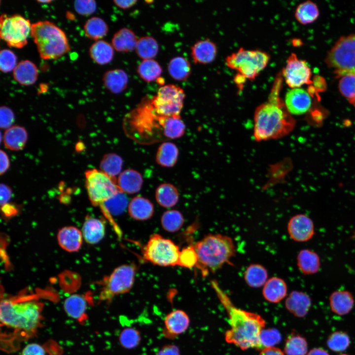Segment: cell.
I'll list each match as a JSON object with an SVG mask.
<instances>
[{
  "instance_id": "cell-60",
  "label": "cell",
  "mask_w": 355,
  "mask_h": 355,
  "mask_svg": "<svg viewBox=\"0 0 355 355\" xmlns=\"http://www.w3.org/2000/svg\"><path fill=\"white\" fill-rule=\"evenodd\" d=\"M307 355H329L324 349L321 348H314L311 350Z\"/></svg>"
},
{
  "instance_id": "cell-40",
  "label": "cell",
  "mask_w": 355,
  "mask_h": 355,
  "mask_svg": "<svg viewBox=\"0 0 355 355\" xmlns=\"http://www.w3.org/2000/svg\"><path fill=\"white\" fill-rule=\"evenodd\" d=\"M122 165L123 160L121 157L115 153H108L104 156L100 168L101 171L114 178L122 172Z\"/></svg>"
},
{
  "instance_id": "cell-1",
  "label": "cell",
  "mask_w": 355,
  "mask_h": 355,
  "mask_svg": "<svg viewBox=\"0 0 355 355\" xmlns=\"http://www.w3.org/2000/svg\"><path fill=\"white\" fill-rule=\"evenodd\" d=\"M282 72L276 76L267 102L258 106L254 115L253 136L257 141L282 138L293 129L295 121L280 98Z\"/></svg>"
},
{
  "instance_id": "cell-56",
  "label": "cell",
  "mask_w": 355,
  "mask_h": 355,
  "mask_svg": "<svg viewBox=\"0 0 355 355\" xmlns=\"http://www.w3.org/2000/svg\"><path fill=\"white\" fill-rule=\"evenodd\" d=\"M137 2L136 0H113L114 4L122 9H127L133 7Z\"/></svg>"
},
{
  "instance_id": "cell-34",
  "label": "cell",
  "mask_w": 355,
  "mask_h": 355,
  "mask_svg": "<svg viewBox=\"0 0 355 355\" xmlns=\"http://www.w3.org/2000/svg\"><path fill=\"white\" fill-rule=\"evenodd\" d=\"M155 198L160 206L165 208H171L178 203L179 194L177 188L174 185L164 183L157 188Z\"/></svg>"
},
{
  "instance_id": "cell-36",
  "label": "cell",
  "mask_w": 355,
  "mask_h": 355,
  "mask_svg": "<svg viewBox=\"0 0 355 355\" xmlns=\"http://www.w3.org/2000/svg\"><path fill=\"white\" fill-rule=\"evenodd\" d=\"M137 71L140 77L147 82L158 80L162 73V68L153 59L142 60L138 65Z\"/></svg>"
},
{
  "instance_id": "cell-20",
  "label": "cell",
  "mask_w": 355,
  "mask_h": 355,
  "mask_svg": "<svg viewBox=\"0 0 355 355\" xmlns=\"http://www.w3.org/2000/svg\"><path fill=\"white\" fill-rule=\"evenodd\" d=\"M296 260L298 268L304 275L316 274L320 270V257L313 250L308 248L300 250L297 255Z\"/></svg>"
},
{
  "instance_id": "cell-47",
  "label": "cell",
  "mask_w": 355,
  "mask_h": 355,
  "mask_svg": "<svg viewBox=\"0 0 355 355\" xmlns=\"http://www.w3.org/2000/svg\"><path fill=\"white\" fill-rule=\"evenodd\" d=\"M282 336L280 332L275 328L263 329L259 336V343L261 350L266 348L274 347L281 341Z\"/></svg>"
},
{
  "instance_id": "cell-13",
  "label": "cell",
  "mask_w": 355,
  "mask_h": 355,
  "mask_svg": "<svg viewBox=\"0 0 355 355\" xmlns=\"http://www.w3.org/2000/svg\"><path fill=\"white\" fill-rule=\"evenodd\" d=\"M281 72L286 84L292 89L313 83L310 80L311 71L307 63L293 53L288 56Z\"/></svg>"
},
{
  "instance_id": "cell-37",
  "label": "cell",
  "mask_w": 355,
  "mask_h": 355,
  "mask_svg": "<svg viewBox=\"0 0 355 355\" xmlns=\"http://www.w3.org/2000/svg\"><path fill=\"white\" fill-rule=\"evenodd\" d=\"M135 51L141 59H152L157 55L159 45L156 40L152 36H144L138 39Z\"/></svg>"
},
{
  "instance_id": "cell-59",
  "label": "cell",
  "mask_w": 355,
  "mask_h": 355,
  "mask_svg": "<svg viewBox=\"0 0 355 355\" xmlns=\"http://www.w3.org/2000/svg\"><path fill=\"white\" fill-rule=\"evenodd\" d=\"M314 80L315 86H317L315 87V90L317 89H318V91H323L324 88H326V83L322 77L316 75L315 76Z\"/></svg>"
},
{
  "instance_id": "cell-51",
  "label": "cell",
  "mask_w": 355,
  "mask_h": 355,
  "mask_svg": "<svg viewBox=\"0 0 355 355\" xmlns=\"http://www.w3.org/2000/svg\"><path fill=\"white\" fill-rule=\"evenodd\" d=\"M14 121V114L13 111L6 106H1L0 108V126L2 129L11 127Z\"/></svg>"
},
{
  "instance_id": "cell-50",
  "label": "cell",
  "mask_w": 355,
  "mask_h": 355,
  "mask_svg": "<svg viewBox=\"0 0 355 355\" xmlns=\"http://www.w3.org/2000/svg\"><path fill=\"white\" fill-rule=\"evenodd\" d=\"M74 7L79 14L88 16L95 12L97 4L96 1L93 0H78L74 1Z\"/></svg>"
},
{
  "instance_id": "cell-53",
  "label": "cell",
  "mask_w": 355,
  "mask_h": 355,
  "mask_svg": "<svg viewBox=\"0 0 355 355\" xmlns=\"http://www.w3.org/2000/svg\"><path fill=\"white\" fill-rule=\"evenodd\" d=\"M0 205L6 204L12 197L11 189L5 184L1 183L0 186Z\"/></svg>"
},
{
  "instance_id": "cell-33",
  "label": "cell",
  "mask_w": 355,
  "mask_h": 355,
  "mask_svg": "<svg viewBox=\"0 0 355 355\" xmlns=\"http://www.w3.org/2000/svg\"><path fill=\"white\" fill-rule=\"evenodd\" d=\"M178 156V150L174 143L171 142H164L158 148L156 161L161 166L171 167L176 163Z\"/></svg>"
},
{
  "instance_id": "cell-2",
  "label": "cell",
  "mask_w": 355,
  "mask_h": 355,
  "mask_svg": "<svg viewBox=\"0 0 355 355\" xmlns=\"http://www.w3.org/2000/svg\"><path fill=\"white\" fill-rule=\"evenodd\" d=\"M211 284L228 315L230 328L225 333L226 341L242 350H261L259 336L265 325V320L257 314L236 307L215 280Z\"/></svg>"
},
{
  "instance_id": "cell-55",
  "label": "cell",
  "mask_w": 355,
  "mask_h": 355,
  "mask_svg": "<svg viewBox=\"0 0 355 355\" xmlns=\"http://www.w3.org/2000/svg\"><path fill=\"white\" fill-rule=\"evenodd\" d=\"M0 174L4 173L9 167V160L6 153L2 150L0 151Z\"/></svg>"
},
{
  "instance_id": "cell-27",
  "label": "cell",
  "mask_w": 355,
  "mask_h": 355,
  "mask_svg": "<svg viewBox=\"0 0 355 355\" xmlns=\"http://www.w3.org/2000/svg\"><path fill=\"white\" fill-rule=\"evenodd\" d=\"M128 212L130 216L135 220H146L153 215L154 207L149 200L138 196L133 198L129 203Z\"/></svg>"
},
{
  "instance_id": "cell-29",
  "label": "cell",
  "mask_w": 355,
  "mask_h": 355,
  "mask_svg": "<svg viewBox=\"0 0 355 355\" xmlns=\"http://www.w3.org/2000/svg\"><path fill=\"white\" fill-rule=\"evenodd\" d=\"M13 74L14 79L19 84L28 86L34 84L36 81L38 70L34 63L25 60L17 65Z\"/></svg>"
},
{
  "instance_id": "cell-7",
  "label": "cell",
  "mask_w": 355,
  "mask_h": 355,
  "mask_svg": "<svg viewBox=\"0 0 355 355\" xmlns=\"http://www.w3.org/2000/svg\"><path fill=\"white\" fill-rule=\"evenodd\" d=\"M180 250L171 240L158 234L151 235L142 250L143 259L160 266H178Z\"/></svg>"
},
{
  "instance_id": "cell-48",
  "label": "cell",
  "mask_w": 355,
  "mask_h": 355,
  "mask_svg": "<svg viewBox=\"0 0 355 355\" xmlns=\"http://www.w3.org/2000/svg\"><path fill=\"white\" fill-rule=\"evenodd\" d=\"M198 257L193 246H190L180 250L178 266L186 268L196 266Z\"/></svg>"
},
{
  "instance_id": "cell-4",
  "label": "cell",
  "mask_w": 355,
  "mask_h": 355,
  "mask_svg": "<svg viewBox=\"0 0 355 355\" xmlns=\"http://www.w3.org/2000/svg\"><path fill=\"white\" fill-rule=\"evenodd\" d=\"M193 247L198 257L196 267L204 276L214 273L235 256L236 247L230 237L209 234L197 241Z\"/></svg>"
},
{
  "instance_id": "cell-49",
  "label": "cell",
  "mask_w": 355,
  "mask_h": 355,
  "mask_svg": "<svg viewBox=\"0 0 355 355\" xmlns=\"http://www.w3.org/2000/svg\"><path fill=\"white\" fill-rule=\"evenodd\" d=\"M17 57L10 50L3 49L0 52V70L3 72L14 71L17 66Z\"/></svg>"
},
{
  "instance_id": "cell-22",
  "label": "cell",
  "mask_w": 355,
  "mask_h": 355,
  "mask_svg": "<svg viewBox=\"0 0 355 355\" xmlns=\"http://www.w3.org/2000/svg\"><path fill=\"white\" fill-rule=\"evenodd\" d=\"M329 301L331 311L340 316L348 314L352 310L355 304L352 293L343 289L333 291L330 295Z\"/></svg>"
},
{
  "instance_id": "cell-3",
  "label": "cell",
  "mask_w": 355,
  "mask_h": 355,
  "mask_svg": "<svg viewBox=\"0 0 355 355\" xmlns=\"http://www.w3.org/2000/svg\"><path fill=\"white\" fill-rule=\"evenodd\" d=\"M0 320L4 326L26 333L35 332L41 324L43 304L34 300L4 299Z\"/></svg>"
},
{
  "instance_id": "cell-46",
  "label": "cell",
  "mask_w": 355,
  "mask_h": 355,
  "mask_svg": "<svg viewBox=\"0 0 355 355\" xmlns=\"http://www.w3.org/2000/svg\"><path fill=\"white\" fill-rule=\"evenodd\" d=\"M349 335L343 331H335L328 338L327 345L332 351L336 352L346 350L350 345Z\"/></svg>"
},
{
  "instance_id": "cell-12",
  "label": "cell",
  "mask_w": 355,
  "mask_h": 355,
  "mask_svg": "<svg viewBox=\"0 0 355 355\" xmlns=\"http://www.w3.org/2000/svg\"><path fill=\"white\" fill-rule=\"evenodd\" d=\"M31 25L28 19L20 15L2 14L0 18V38L9 46L22 48L27 44Z\"/></svg>"
},
{
  "instance_id": "cell-18",
  "label": "cell",
  "mask_w": 355,
  "mask_h": 355,
  "mask_svg": "<svg viewBox=\"0 0 355 355\" xmlns=\"http://www.w3.org/2000/svg\"><path fill=\"white\" fill-rule=\"evenodd\" d=\"M216 53V44L208 38L197 41L191 48V56L195 64L210 63L215 59Z\"/></svg>"
},
{
  "instance_id": "cell-25",
  "label": "cell",
  "mask_w": 355,
  "mask_h": 355,
  "mask_svg": "<svg viewBox=\"0 0 355 355\" xmlns=\"http://www.w3.org/2000/svg\"><path fill=\"white\" fill-rule=\"evenodd\" d=\"M287 290L285 281L280 278L273 277L268 279L264 285L262 294L267 301L276 303L284 298Z\"/></svg>"
},
{
  "instance_id": "cell-63",
  "label": "cell",
  "mask_w": 355,
  "mask_h": 355,
  "mask_svg": "<svg viewBox=\"0 0 355 355\" xmlns=\"http://www.w3.org/2000/svg\"><path fill=\"white\" fill-rule=\"evenodd\" d=\"M346 355V354H342V355Z\"/></svg>"
},
{
  "instance_id": "cell-5",
  "label": "cell",
  "mask_w": 355,
  "mask_h": 355,
  "mask_svg": "<svg viewBox=\"0 0 355 355\" xmlns=\"http://www.w3.org/2000/svg\"><path fill=\"white\" fill-rule=\"evenodd\" d=\"M31 35L42 59H56L70 50L65 33L51 22L41 21L32 24Z\"/></svg>"
},
{
  "instance_id": "cell-44",
  "label": "cell",
  "mask_w": 355,
  "mask_h": 355,
  "mask_svg": "<svg viewBox=\"0 0 355 355\" xmlns=\"http://www.w3.org/2000/svg\"><path fill=\"white\" fill-rule=\"evenodd\" d=\"M118 339L121 347L126 349H133L139 345L142 337L138 330L130 327L125 328L121 331Z\"/></svg>"
},
{
  "instance_id": "cell-6",
  "label": "cell",
  "mask_w": 355,
  "mask_h": 355,
  "mask_svg": "<svg viewBox=\"0 0 355 355\" xmlns=\"http://www.w3.org/2000/svg\"><path fill=\"white\" fill-rule=\"evenodd\" d=\"M270 59V55L264 51L241 47L228 55L225 62L228 67L238 71L237 75L246 80H253L266 67Z\"/></svg>"
},
{
  "instance_id": "cell-24",
  "label": "cell",
  "mask_w": 355,
  "mask_h": 355,
  "mask_svg": "<svg viewBox=\"0 0 355 355\" xmlns=\"http://www.w3.org/2000/svg\"><path fill=\"white\" fill-rule=\"evenodd\" d=\"M103 81L105 87L113 94H119L127 87L129 77L123 70L116 69L106 71Z\"/></svg>"
},
{
  "instance_id": "cell-41",
  "label": "cell",
  "mask_w": 355,
  "mask_h": 355,
  "mask_svg": "<svg viewBox=\"0 0 355 355\" xmlns=\"http://www.w3.org/2000/svg\"><path fill=\"white\" fill-rule=\"evenodd\" d=\"M308 345L306 339L297 334L289 336L284 345L286 355H307Z\"/></svg>"
},
{
  "instance_id": "cell-35",
  "label": "cell",
  "mask_w": 355,
  "mask_h": 355,
  "mask_svg": "<svg viewBox=\"0 0 355 355\" xmlns=\"http://www.w3.org/2000/svg\"><path fill=\"white\" fill-rule=\"evenodd\" d=\"M268 278V271L262 265L251 264L246 269L244 279L247 284L253 288H259L265 284Z\"/></svg>"
},
{
  "instance_id": "cell-61",
  "label": "cell",
  "mask_w": 355,
  "mask_h": 355,
  "mask_svg": "<svg viewBox=\"0 0 355 355\" xmlns=\"http://www.w3.org/2000/svg\"><path fill=\"white\" fill-rule=\"evenodd\" d=\"M38 2L40 3H50L52 1V0H37Z\"/></svg>"
},
{
  "instance_id": "cell-26",
  "label": "cell",
  "mask_w": 355,
  "mask_h": 355,
  "mask_svg": "<svg viewBox=\"0 0 355 355\" xmlns=\"http://www.w3.org/2000/svg\"><path fill=\"white\" fill-rule=\"evenodd\" d=\"M138 40L135 33L130 29L125 27L114 34L111 45L117 51L129 52L135 50Z\"/></svg>"
},
{
  "instance_id": "cell-15",
  "label": "cell",
  "mask_w": 355,
  "mask_h": 355,
  "mask_svg": "<svg viewBox=\"0 0 355 355\" xmlns=\"http://www.w3.org/2000/svg\"><path fill=\"white\" fill-rule=\"evenodd\" d=\"M189 325L190 319L185 311L174 310L164 318L163 335L167 338L175 339L184 333Z\"/></svg>"
},
{
  "instance_id": "cell-14",
  "label": "cell",
  "mask_w": 355,
  "mask_h": 355,
  "mask_svg": "<svg viewBox=\"0 0 355 355\" xmlns=\"http://www.w3.org/2000/svg\"><path fill=\"white\" fill-rule=\"evenodd\" d=\"M287 229L290 238L297 242H308L315 234L313 220L308 215L302 213L291 217L288 221Z\"/></svg>"
},
{
  "instance_id": "cell-16",
  "label": "cell",
  "mask_w": 355,
  "mask_h": 355,
  "mask_svg": "<svg viewBox=\"0 0 355 355\" xmlns=\"http://www.w3.org/2000/svg\"><path fill=\"white\" fill-rule=\"evenodd\" d=\"M284 105L291 115H302L311 108L312 100L310 94L304 89L292 88L285 94Z\"/></svg>"
},
{
  "instance_id": "cell-43",
  "label": "cell",
  "mask_w": 355,
  "mask_h": 355,
  "mask_svg": "<svg viewBox=\"0 0 355 355\" xmlns=\"http://www.w3.org/2000/svg\"><path fill=\"white\" fill-rule=\"evenodd\" d=\"M185 125L180 116L169 118L165 124L164 131L166 139H175L181 137L185 132Z\"/></svg>"
},
{
  "instance_id": "cell-58",
  "label": "cell",
  "mask_w": 355,
  "mask_h": 355,
  "mask_svg": "<svg viewBox=\"0 0 355 355\" xmlns=\"http://www.w3.org/2000/svg\"><path fill=\"white\" fill-rule=\"evenodd\" d=\"M259 355H284V354L280 349L274 347L263 349Z\"/></svg>"
},
{
  "instance_id": "cell-52",
  "label": "cell",
  "mask_w": 355,
  "mask_h": 355,
  "mask_svg": "<svg viewBox=\"0 0 355 355\" xmlns=\"http://www.w3.org/2000/svg\"><path fill=\"white\" fill-rule=\"evenodd\" d=\"M21 355H46V352L41 345L32 343L27 344L24 348Z\"/></svg>"
},
{
  "instance_id": "cell-11",
  "label": "cell",
  "mask_w": 355,
  "mask_h": 355,
  "mask_svg": "<svg viewBox=\"0 0 355 355\" xmlns=\"http://www.w3.org/2000/svg\"><path fill=\"white\" fill-rule=\"evenodd\" d=\"M85 186L91 203L100 207L104 202L121 191L115 178L101 170L91 169L85 173Z\"/></svg>"
},
{
  "instance_id": "cell-21",
  "label": "cell",
  "mask_w": 355,
  "mask_h": 355,
  "mask_svg": "<svg viewBox=\"0 0 355 355\" xmlns=\"http://www.w3.org/2000/svg\"><path fill=\"white\" fill-rule=\"evenodd\" d=\"M105 223L100 219L87 217L86 218L82 227L81 232L83 239L90 245H95L100 242L105 235Z\"/></svg>"
},
{
  "instance_id": "cell-64",
  "label": "cell",
  "mask_w": 355,
  "mask_h": 355,
  "mask_svg": "<svg viewBox=\"0 0 355 355\" xmlns=\"http://www.w3.org/2000/svg\"><path fill=\"white\" fill-rule=\"evenodd\" d=\"M354 106H355V104L354 105Z\"/></svg>"
},
{
  "instance_id": "cell-30",
  "label": "cell",
  "mask_w": 355,
  "mask_h": 355,
  "mask_svg": "<svg viewBox=\"0 0 355 355\" xmlns=\"http://www.w3.org/2000/svg\"><path fill=\"white\" fill-rule=\"evenodd\" d=\"M28 139L26 130L20 126H13L7 129L3 135L5 146L11 150L18 151L25 146Z\"/></svg>"
},
{
  "instance_id": "cell-10",
  "label": "cell",
  "mask_w": 355,
  "mask_h": 355,
  "mask_svg": "<svg viewBox=\"0 0 355 355\" xmlns=\"http://www.w3.org/2000/svg\"><path fill=\"white\" fill-rule=\"evenodd\" d=\"M137 270L135 264L121 265L115 268L103 279L100 300L110 302L115 296L129 292L134 284Z\"/></svg>"
},
{
  "instance_id": "cell-45",
  "label": "cell",
  "mask_w": 355,
  "mask_h": 355,
  "mask_svg": "<svg viewBox=\"0 0 355 355\" xmlns=\"http://www.w3.org/2000/svg\"><path fill=\"white\" fill-rule=\"evenodd\" d=\"M339 89L342 95L354 105L355 104V73H349L341 76Z\"/></svg>"
},
{
  "instance_id": "cell-9",
  "label": "cell",
  "mask_w": 355,
  "mask_h": 355,
  "mask_svg": "<svg viewBox=\"0 0 355 355\" xmlns=\"http://www.w3.org/2000/svg\"><path fill=\"white\" fill-rule=\"evenodd\" d=\"M325 62L338 77L355 73V34L341 36L327 53Z\"/></svg>"
},
{
  "instance_id": "cell-31",
  "label": "cell",
  "mask_w": 355,
  "mask_h": 355,
  "mask_svg": "<svg viewBox=\"0 0 355 355\" xmlns=\"http://www.w3.org/2000/svg\"><path fill=\"white\" fill-rule=\"evenodd\" d=\"M89 54L95 63L101 65H106L113 59L114 48L108 42L98 40L91 46Z\"/></svg>"
},
{
  "instance_id": "cell-19",
  "label": "cell",
  "mask_w": 355,
  "mask_h": 355,
  "mask_svg": "<svg viewBox=\"0 0 355 355\" xmlns=\"http://www.w3.org/2000/svg\"><path fill=\"white\" fill-rule=\"evenodd\" d=\"M312 305L309 295L305 292L293 291L286 299L285 305L289 312L297 317H304L309 312Z\"/></svg>"
},
{
  "instance_id": "cell-39",
  "label": "cell",
  "mask_w": 355,
  "mask_h": 355,
  "mask_svg": "<svg viewBox=\"0 0 355 355\" xmlns=\"http://www.w3.org/2000/svg\"><path fill=\"white\" fill-rule=\"evenodd\" d=\"M319 16V11L316 4L308 0L299 4L297 7L295 17L302 24H307L315 21Z\"/></svg>"
},
{
  "instance_id": "cell-28",
  "label": "cell",
  "mask_w": 355,
  "mask_h": 355,
  "mask_svg": "<svg viewBox=\"0 0 355 355\" xmlns=\"http://www.w3.org/2000/svg\"><path fill=\"white\" fill-rule=\"evenodd\" d=\"M64 309L70 317L78 321L86 318L87 302L84 296L74 294L67 297L64 302Z\"/></svg>"
},
{
  "instance_id": "cell-8",
  "label": "cell",
  "mask_w": 355,
  "mask_h": 355,
  "mask_svg": "<svg viewBox=\"0 0 355 355\" xmlns=\"http://www.w3.org/2000/svg\"><path fill=\"white\" fill-rule=\"evenodd\" d=\"M185 97L184 90L178 86H162L156 95L149 99L152 114L157 118L180 116Z\"/></svg>"
},
{
  "instance_id": "cell-57",
  "label": "cell",
  "mask_w": 355,
  "mask_h": 355,
  "mask_svg": "<svg viewBox=\"0 0 355 355\" xmlns=\"http://www.w3.org/2000/svg\"><path fill=\"white\" fill-rule=\"evenodd\" d=\"M1 207V211L4 215L10 216L15 215L17 213V209L12 205L8 203L5 204Z\"/></svg>"
},
{
  "instance_id": "cell-54",
  "label": "cell",
  "mask_w": 355,
  "mask_h": 355,
  "mask_svg": "<svg viewBox=\"0 0 355 355\" xmlns=\"http://www.w3.org/2000/svg\"><path fill=\"white\" fill-rule=\"evenodd\" d=\"M156 355H180L178 347L173 344H168L163 346L158 350Z\"/></svg>"
},
{
  "instance_id": "cell-62",
  "label": "cell",
  "mask_w": 355,
  "mask_h": 355,
  "mask_svg": "<svg viewBox=\"0 0 355 355\" xmlns=\"http://www.w3.org/2000/svg\"><path fill=\"white\" fill-rule=\"evenodd\" d=\"M352 238L355 240V231L353 232V235L352 236Z\"/></svg>"
},
{
  "instance_id": "cell-42",
  "label": "cell",
  "mask_w": 355,
  "mask_h": 355,
  "mask_svg": "<svg viewBox=\"0 0 355 355\" xmlns=\"http://www.w3.org/2000/svg\"><path fill=\"white\" fill-rule=\"evenodd\" d=\"M161 222L164 229L169 232H175L183 225L184 218L179 212L171 210L166 211L162 214Z\"/></svg>"
},
{
  "instance_id": "cell-32",
  "label": "cell",
  "mask_w": 355,
  "mask_h": 355,
  "mask_svg": "<svg viewBox=\"0 0 355 355\" xmlns=\"http://www.w3.org/2000/svg\"><path fill=\"white\" fill-rule=\"evenodd\" d=\"M191 65L189 61L182 56L173 58L168 65L170 75L177 81H184L190 75Z\"/></svg>"
},
{
  "instance_id": "cell-23",
  "label": "cell",
  "mask_w": 355,
  "mask_h": 355,
  "mask_svg": "<svg viewBox=\"0 0 355 355\" xmlns=\"http://www.w3.org/2000/svg\"><path fill=\"white\" fill-rule=\"evenodd\" d=\"M143 183L141 174L133 169H127L118 176L117 183L124 193L134 194L141 189Z\"/></svg>"
},
{
  "instance_id": "cell-38",
  "label": "cell",
  "mask_w": 355,
  "mask_h": 355,
  "mask_svg": "<svg viewBox=\"0 0 355 355\" xmlns=\"http://www.w3.org/2000/svg\"><path fill=\"white\" fill-rule=\"evenodd\" d=\"M108 27L106 22L98 17H93L89 19L84 25V32L88 38L98 40L106 36Z\"/></svg>"
},
{
  "instance_id": "cell-17",
  "label": "cell",
  "mask_w": 355,
  "mask_h": 355,
  "mask_svg": "<svg viewBox=\"0 0 355 355\" xmlns=\"http://www.w3.org/2000/svg\"><path fill=\"white\" fill-rule=\"evenodd\" d=\"M83 236L81 231L72 226L60 229L57 234V241L60 247L70 252H76L82 244Z\"/></svg>"
}]
</instances>
